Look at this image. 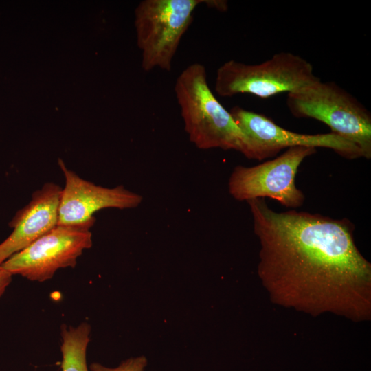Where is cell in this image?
<instances>
[{
	"label": "cell",
	"instance_id": "3957f363",
	"mask_svg": "<svg viewBox=\"0 0 371 371\" xmlns=\"http://www.w3.org/2000/svg\"><path fill=\"white\" fill-rule=\"evenodd\" d=\"M286 106L297 118L320 121L352 142L363 157H371V113L355 96L335 82L320 79L287 93Z\"/></svg>",
	"mask_w": 371,
	"mask_h": 371
},
{
	"label": "cell",
	"instance_id": "277c9868",
	"mask_svg": "<svg viewBox=\"0 0 371 371\" xmlns=\"http://www.w3.org/2000/svg\"><path fill=\"white\" fill-rule=\"evenodd\" d=\"M319 79L302 56L281 52L258 64L230 60L216 71V93L221 97L249 93L261 98L295 91Z\"/></svg>",
	"mask_w": 371,
	"mask_h": 371
},
{
	"label": "cell",
	"instance_id": "7c38bea8",
	"mask_svg": "<svg viewBox=\"0 0 371 371\" xmlns=\"http://www.w3.org/2000/svg\"><path fill=\"white\" fill-rule=\"evenodd\" d=\"M146 365V357L140 356L129 358L115 368L106 367L98 363H93L90 366V370L91 371H144Z\"/></svg>",
	"mask_w": 371,
	"mask_h": 371
},
{
	"label": "cell",
	"instance_id": "8992f818",
	"mask_svg": "<svg viewBox=\"0 0 371 371\" xmlns=\"http://www.w3.org/2000/svg\"><path fill=\"white\" fill-rule=\"evenodd\" d=\"M316 151L311 147H291L256 166H237L228 180L229 192L238 201L268 197L286 207H299L305 196L296 187L295 176L303 160Z\"/></svg>",
	"mask_w": 371,
	"mask_h": 371
},
{
	"label": "cell",
	"instance_id": "30bf717a",
	"mask_svg": "<svg viewBox=\"0 0 371 371\" xmlns=\"http://www.w3.org/2000/svg\"><path fill=\"white\" fill-rule=\"evenodd\" d=\"M61 193L60 186L52 182L34 192L29 203L9 223L13 231L0 244V266L57 226Z\"/></svg>",
	"mask_w": 371,
	"mask_h": 371
},
{
	"label": "cell",
	"instance_id": "6da1fadb",
	"mask_svg": "<svg viewBox=\"0 0 371 371\" xmlns=\"http://www.w3.org/2000/svg\"><path fill=\"white\" fill-rule=\"evenodd\" d=\"M247 203L260 244L258 274L275 302L313 315L368 318L371 265L355 245L348 219L278 212L264 199Z\"/></svg>",
	"mask_w": 371,
	"mask_h": 371
},
{
	"label": "cell",
	"instance_id": "8fae6325",
	"mask_svg": "<svg viewBox=\"0 0 371 371\" xmlns=\"http://www.w3.org/2000/svg\"><path fill=\"white\" fill-rule=\"evenodd\" d=\"M90 333L91 326L87 322L76 327L63 325L60 346L62 371H89L86 354Z\"/></svg>",
	"mask_w": 371,
	"mask_h": 371
},
{
	"label": "cell",
	"instance_id": "5b68a950",
	"mask_svg": "<svg viewBox=\"0 0 371 371\" xmlns=\"http://www.w3.org/2000/svg\"><path fill=\"white\" fill-rule=\"evenodd\" d=\"M203 0H144L135 12L137 44L144 71H170L181 38Z\"/></svg>",
	"mask_w": 371,
	"mask_h": 371
},
{
	"label": "cell",
	"instance_id": "ba28073f",
	"mask_svg": "<svg viewBox=\"0 0 371 371\" xmlns=\"http://www.w3.org/2000/svg\"><path fill=\"white\" fill-rule=\"evenodd\" d=\"M91 246L90 230L57 225L10 256L2 266L12 276L44 282L59 269L74 267L83 251Z\"/></svg>",
	"mask_w": 371,
	"mask_h": 371
},
{
	"label": "cell",
	"instance_id": "9c48e42d",
	"mask_svg": "<svg viewBox=\"0 0 371 371\" xmlns=\"http://www.w3.org/2000/svg\"><path fill=\"white\" fill-rule=\"evenodd\" d=\"M58 165L65 186L62 189L57 225L89 230L95 222V212L104 208H135L142 202L140 194L122 185L115 188L98 186L68 169L60 159Z\"/></svg>",
	"mask_w": 371,
	"mask_h": 371
},
{
	"label": "cell",
	"instance_id": "52a82bcc",
	"mask_svg": "<svg viewBox=\"0 0 371 371\" xmlns=\"http://www.w3.org/2000/svg\"><path fill=\"white\" fill-rule=\"evenodd\" d=\"M247 142L248 159L262 160L295 146L325 148L347 159L363 157L357 146L333 133L307 135L285 129L265 115L236 106L229 111Z\"/></svg>",
	"mask_w": 371,
	"mask_h": 371
},
{
	"label": "cell",
	"instance_id": "7a4b0ae2",
	"mask_svg": "<svg viewBox=\"0 0 371 371\" xmlns=\"http://www.w3.org/2000/svg\"><path fill=\"white\" fill-rule=\"evenodd\" d=\"M175 93L184 130L196 148L234 150L247 157L246 137L211 91L202 64L192 63L181 71Z\"/></svg>",
	"mask_w": 371,
	"mask_h": 371
},
{
	"label": "cell",
	"instance_id": "4fadbf2b",
	"mask_svg": "<svg viewBox=\"0 0 371 371\" xmlns=\"http://www.w3.org/2000/svg\"><path fill=\"white\" fill-rule=\"evenodd\" d=\"M12 275L2 265L0 266V297L12 281Z\"/></svg>",
	"mask_w": 371,
	"mask_h": 371
}]
</instances>
